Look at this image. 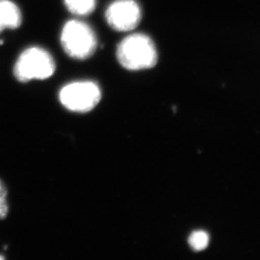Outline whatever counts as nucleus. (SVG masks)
Masks as SVG:
<instances>
[{
  "label": "nucleus",
  "instance_id": "nucleus-9",
  "mask_svg": "<svg viewBox=\"0 0 260 260\" xmlns=\"http://www.w3.org/2000/svg\"><path fill=\"white\" fill-rule=\"evenodd\" d=\"M9 214L8 189L5 183L0 179V221L6 219Z\"/></svg>",
  "mask_w": 260,
  "mask_h": 260
},
{
  "label": "nucleus",
  "instance_id": "nucleus-10",
  "mask_svg": "<svg viewBox=\"0 0 260 260\" xmlns=\"http://www.w3.org/2000/svg\"><path fill=\"white\" fill-rule=\"evenodd\" d=\"M4 258H5L4 256H0V259H4Z\"/></svg>",
  "mask_w": 260,
  "mask_h": 260
},
{
  "label": "nucleus",
  "instance_id": "nucleus-5",
  "mask_svg": "<svg viewBox=\"0 0 260 260\" xmlns=\"http://www.w3.org/2000/svg\"><path fill=\"white\" fill-rule=\"evenodd\" d=\"M142 12L135 0H116L105 12L109 26L116 31H129L139 24Z\"/></svg>",
  "mask_w": 260,
  "mask_h": 260
},
{
  "label": "nucleus",
  "instance_id": "nucleus-8",
  "mask_svg": "<svg viewBox=\"0 0 260 260\" xmlns=\"http://www.w3.org/2000/svg\"><path fill=\"white\" fill-rule=\"evenodd\" d=\"M209 243V236L205 232H195L189 237V245L196 251H202L205 250Z\"/></svg>",
  "mask_w": 260,
  "mask_h": 260
},
{
  "label": "nucleus",
  "instance_id": "nucleus-6",
  "mask_svg": "<svg viewBox=\"0 0 260 260\" xmlns=\"http://www.w3.org/2000/svg\"><path fill=\"white\" fill-rule=\"evenodd\" d=\"M21 24V13L11 0H0V33L5 29H16Z\"/></svg>",
  "mask_w": 260,
  "mask_h": 260
},
{
  "label": "nucleus",
  "instance_id": "nucleus-2",
  "mask_svg": "<svg viewBox=\"0 0 260 260\" xmlns=\"http://www.w3.org/2000/svg\"><path fill=\"white\" fill-rule=\"evenodd\" d=\"M53 57L46 49L29 47L22 51L14 66V75L19 82L46 80L55 73Z\"/></svg>",
  "mask_w": 260,
  "mask_h": 260
},
{
  "label": "nucleus",
  "instance_id": "nucleus-1",
  "mask_svg": "<svg viewBox=\"0 0 260 260\" xmlns=\"http://www.w3.org/2000/svg\"><path fill=\"white\" fill-rule=\"evenodd\" d=\"M117 58L124 69L141 71L156 65L157 50L149 36L133 34L124 38L118 45Z\"/></svg>",
  "mask_w": 260,
  "mask_h": 260
},
{
  "label": "nucleus",
  "instance_id": "nucleus-3",
  "mask_svg": "<svg viewBox=\"0 0 260 260\" xmlns=\"http://www.w3.org/2000/svg\"><path fill=\"white\" fill-rule=\"evenodd\" d=\"M61 45L71 58L86 60L98 47V39L93 28L80 20H70L61 32Z\"/></svg>",
  "mask_w": 260,
  "mask_h": 260
},
{
  "label": "nucleus",
  "instance_id": "nucleus-7",
  "mask_svg": "<svg viewBox=\"0 0 260 260\" xmlns=\"http://www.w3.org/2000/svg\"><path fill=\"white\" fill-rule=\"evenodd\" d=\"M66 7L72 14L86 16L95 8V0H64Z\"/></svg>",
  "mask_w": 260,
  "mask_h": 260
},
{
  "label": "nucleus",
  "instance_id": "nucleus-4",
  "mask_svg": "<svg viewBox=\"0 0 260 260\" xmlns=\"http://www.w3.org/2000/svg\"><path fill=\"white\" fill-rule=\"evenodd\" d=\"M59 100L69 111L88 113L101 102L102 90L93 81H75L67 84L60 90Z\"/></svg>",
  "mask_w": 260,
  "mask_h": 260
}]
</instances>
